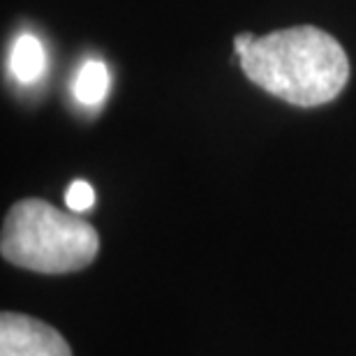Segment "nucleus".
<instances>
[{"instance_id": "423d86ee", "label": "nucleus", "mask_w": 356, "mask_h": 356, "mask_svg": "<svg viewBox=\"0 0 356 356\" xmlns=\"http://www.w3.org/2000/svg\"><path fill=\"white\" fill-rule=\"evenodd\" d=\"M65 204L72 213H86L95 204V190L86 181H74L65 192Z\"/></svg>"}, {"instance_id": "7ed1b4c3", "label": "nucleus", "mask_w": 356, "mask_h": 356, "mask_svg": "<svg viewBox=\"0 0 356 356\" xmlns=\"http://www.w3.org/2000/svg\"><path fill=\"white\" fill-rule=\"evenodd\" d=\"M0 356H72L58 331L35 317L3 312Z\"/></svg>"}, {"instance_id": "f257e3e1", "label": "nucleus", "mask_w": 356, "mask_h": 356, "mask_svg": "<svg viewBox=\"0 0 356 356\" xmlns=\"http://www.w3.org/2000/svg\"><path fill=\"white\" fill-rule=\"evenodd\" d=\"M238 58L252 83L296 106L331 102L350 79L345 49L333 35L315 26L268 33Z\"/></svg>"}, {"instance_id": "39448f33", "label": "nucleus", "mask_w": 356, "mask_h": 356, "mask_svg": "<svg viewBox=\"0 0 356 356\" xmlns=\"http://www.w3.org/2000/svg\"><path fill=\"white\" fill-rule=\"evenodd\" d=\"M109 92V70L102 60H86L74 79V95L81 104L97 106Z\"/></svg>"}, {"instance_id": "20e7f679", "label": "nucleus", "mask_w": 356, "mask_h": 356, "mask_svg": "<svg viewBox=\"0 0 356 356\" xmlns=\"http://www.w3.org/2000/svg\"><path fill=\"white\" fill-rule=\"evenodd\" d=\"M47 67V51L44 44L31 33L19 35L12 44L10 54V72L21 83H35L44 74Z\"/></svg>"}, {"instance_id": "f03ea898", "label": "nucleus", "mask_w": 356, "mask_h": 356, "mask_svg": "<svg viewBox=\"0 0 356 356\" xmlns=\"http://www.w3.org/2000/svg\"><path fill=\"white\" fill-rule=\"evenodd\" d=\"M99 250L97 232L86 220L44 199H21L3 225L0 252L14 266L58 275L86 268Z\"/></svg>"}, {"instance_id": "0eeeda50", "label": "nucleus", "mask_w": 356, "mask_h": 356, "mask_svg": "<svg viewBox=\"0 0 356 356\" xmlns=\"http://www.w3.org/2000/svg\"><path fill=\"white\" fill-rule=\"evenodd\" d=\"M257 40L254 38L252 33H241V35H236V38H234V49H236V54L241 56V54H245L248 49L252 47V42Z\"/></svg>"}]
</instances>
